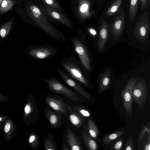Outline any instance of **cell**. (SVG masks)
<instances>
[{"label": "cell", "instance_id": "obj_1", "mask_svg": "<svg viewBox=\"0 0 150 150\" xmlns=\"http://www.w3.org/2000/svg\"><path fill=\"white\" fill-rule=\"evenodd\" d=\"M70 41L81 66L86 72L91 73L93 68V60L85 35L81 31L79 32L78 35L71 38Z\"/></svg>", "mask_w": 150, "mask_h": 150}, {"label": "cell", "instance_id": "obj_2", "mask_svg": "<svg viewBox=\"0 0 150 150\" xmlns=\"http://www.w3.org/2000/svg\"><path fill=\"white\" fill-rule=\"evenodd\" d=\"M30 16L37 25L44 31L52 38L61 42H64L66 38L45 17L40 9L34 5H30L28 8Z\"/></svg>", "mask_w": 150, "mask_h": 150}, {"label": "cell", "instance_id": "obj_3", "mask_svg": "<svg viewBox=\"0 0 150 150\" xmlns=\"http://www.w3.org/2000/svg\"><path fill=\"white\" fill-rule=\"evenodd\" d=\"M61 65L76 81L88 88H91V81L86 71L73 57L65 58L60 61Z\"/></svg>", "mask_w": 150, "mask_h": 150}, {"label": "cell", "instance_id": "obj_4", "mask_svg": "<svg viewBox=\"0 0 150 150\" xmlns=\"http://www.w3.org/2000/svg\"><path fill=\"white\" fill-rule=\"evenodd\" d=\"M47 88L55 93L62 95L72 100L77 101L80 100L77 94L59 81L53 77L49 79L42 78Z\"/></svg>", "mask_w": 150, "mask_h": 150}, {"label": "cell", "instance_id": "obj_5", "mask_svg": "<svg viewBox=\"0 0 150 150\" xmlns=\"http://www.w3.org/2000/svg\"><path fill=\"white\" fill-rule=\"evenodd\" d=\"M58 50L48 44L39 45L28 47L24 51L28 56L38 60H43L55 55Z\"/></svg>", "mask_w": 150, "mask_h": 150}, {"label": "cell", "instance_id": "obj_6", "mask_svg": "<svg viewBox=\"0 0 150 150\" xmlns=\"http://www.w3.org/2000/svg\"><path fill=\"white\" fill-rule=\"evenodd\" d=\"M150 23L147 11H145L136 23L134 30V36L142 41H145L149 33Z\"/></svg>", "mask_w": 150, "mask_h": 150}, {"label": "cell", "instance_id": "obj_7", "mask_svg": "<svg viewBox=\"0 0 150 150\" xmlns=\"http://www.w3.org/2000/svg\"><path fill=\"white\" fill-rule=\"evenodd\" d=\"M137 82L135 79H130L127 81L121 93L123 108L129 117H132V90Z\"/></svg>", "mask_w": 150, "mask_h": 150}, {"label": "cell", "instance_id": "obj_8", "mask_svg": "<svg viewBox=\"0 0 150 150\" xmlns=\"http://www.w3.org/2000/svg\"><path fill=\"white\" fill-rule=\"evenodd\" d=\"M133 101L137 105L139 109L142 110L147 99L148 93L146 83L145 81L137 82L132 91Z\"/></svg>", "mask_w": 150, "mask_h": 150}, {"label": "cell", "instance_id": "obj_9", "mask_svg": "<svg viewBox=\"0 0 150 150\" xmlns=\"http://www.w3.org/2000/svg\"><path fill=\"white\" fill-rule=\"evenodd\" d=\"M62 79L68 85L86 98L91 103L95 101V98L85 90L77 82L72 79L66 72L61 68L57 69Z\"/></svg>", "mask_w": 150, "mask_h": 150}, {"label": "cell", "instance_id": "obj_10", "mask_svg": "<svg viewBox=\"0 0 150 150\" xmlns=\"http://www.w3.org/2000/svg\"><path fill=\"white\" fill-rule=\"evenodd\" d=\"M42 7L48 15L53 19L70 28H74L72 23L62 13L46 5L43 6Z\"/></svg>", "mask_w": 150, "mask_h": 150}, {"label": "cell", "instance_id": "obj_11", "mask_svg": "<svg viewBox=\"0 0 150 150\" xmlns=\"http://www.w3.org/2000/svg\"><path fill=\"white\" fill-rule=\"evenodd\" d=\"M112 77V73L110 69H105L99 76L97 87V92L100 94L105 91L110 85Z\"/></svg>", "mask_w": 150, "mask_h": 150}, {"label": "cell", "instance_id": "obj_12", "mask_svg": "<svg viewBox=\"0 0 150 150\" xmlns=\"http://www.w3.org/2000/svg\"><path fill=\"white\" fill-rule=\"evenodd\" d=\"M108 35L107 23L106 21L103 20L100 24L99 35L96 44L97 49L99 51L101 52L104 50Z\"/></svg>", "mask_w": 150, "mask_h": 150}, {"label": "cell", "instance_id": "obj_13", "mask_svg": "<svg viewBox=\"0 0 150 150\" xmlns=\"http://www.w3.org/2000/svg\"><path fill=\"white\" fill-rule=\"evenodd\" d=\"M46 101L48 105L53 110L60 112L66 113L71 109L69 106L62 100L53 97H47Z\"/></svg>", "mask_w": 150, "mask_h": 150}, {"label": "cell", "instance_id": "obj_14", "mask_svg": "<svg viewBox=\"0 0 150 150\" xmlns=\"http://www.w3.org/2000/svg\"><path fill=\"white\" fill-rule=\"evenodd\" d=\"M91 6L89 0H79L77 13L81 19H86L94 14V11L91 10Z\"/></svg>", "mask_w": 150, "mask_h": 150}, {"label": "cell", "instance_id": "obj_15", "mask_svg": "<svg viewBox=\"0 0 150 150\" xmlns=\"http://www.w3.org/2000/svg\"><path fill=\"white\" fill-rule=\"evenodd\" d=\"M125 23L124 17L122 16H117L111 25L110 30L114 40L118 39L122 33Z\"/></svg>", "mask_w": 150, "mask_h": 150}, {"label": "cell", "instance_id": "obj_16", "mask_svg": "<svg viewBox=\"0 0 150 150\" xmlns=\"http://www.w3.org/2000/svg\"><path fill=\"white\" fill-rule=\"evenodd\" d=\"M66 139L71 149L72 150H82V147L78 138L71 130H67Z\"/></svg>", "mask_w": 150, "mask_h": 150}, {"label": "cell", "instance_id": "obj_17", "mask_svg": "<svg viewBox=\"0 0 150 150\" xmlns=\"http://www.w3.org/2000/svg\"><path fill=\"white\" fill-rule=\"evenodd\" d=\"M82 134L83 142L87 150H97L98 149L97 143L89 134L86 125L84 126Z\"/></svg>", "mask_w": 150, "mask_h": 150}, {"label": "cell", "instance_id": "obj_18", "mask_svg": "<svg viewBox=\"0 0 150 150\" xmlns=\"http://www.w3.org/2000/svg\"><path fill=\"white\" fill-rule=\"evenodd\" d=\"M87 129L90 135L95 140H97L99 131L96 123L92 119L87 121Z\"/></svg>", "mask_w": 150, "mask_h": 150}, {"label": "cell", "instance_id": "obj_19", "mask_svg": "<svg viewBox=\"0 0 150 150\" xmlns=\"http://www.w3.org/2000/svg\"><path fill=\"white\" fill-rule=\"evenodd\" d=\"M139 0H131L129 6V18L130 22H133L136 16Z\"/></svg>", "mask_w": 150, "mask_h": 150}, {"label": "cell", "instance_id": "obj_20", "mask_svg": "<svg viewBox=\"0 0 150 150\" xmlns=\"http://www.w3.org/2000/svg\"><path fill=\"white\" fill-rule=\"evenodd\" d=\"M124 132V131L120 130L108 134L104 137L103 142L105 144H110L114 140L119 138Z\"/></svg>", "mask_w": 150, "mask_h": 150}, {"label": "cell", "instance_id": "obj_21", "mask_svg": "<svg viewBox=\"0 0 150 150\" xmlns=\"http://www.w3.org/2000/svg\"><path fill=\"white\" fill-rule=\"evenodd\" d=\"M12 27L11 22L4 24L0 27V42L3 41L7 38Z\"/></svg>", "mask_w": 150, "mask_h": 150}, {"label": "cell", "instance_id": "obj_22", "mask_svg": "<svg viewBox=\"0 0 150 150\" xmlns=\"http://www.w3.org/2000/svg\"><path fill=\"white\" fill-rule=\"evenodd\" d=\"M69 118L72 124L76 127H80L83 123V119L78 113H73L70 114Z\"/></svg>", "mask_w": 150, "mask_h": 150}, {"label": "cell", "instance_id": "obj_23", "mask_svg": "<svg viewBox=\"0 0 150 150\" xmlns=\"http://www.w3.org/2000/svg\"><path fill=\"white\" fill-rule=\"evenodd\" d=\"M122 1L123 0H115L106 11V15L110 16L116 12L122 3Z\"/></svg>", "mask_w": 150, "mask_h": 150}, {"label": "cell", "instance_id": "obj_24", "mask_svg": "<svg viewBox=\"0 0 150 150\" xmlns=\"http://www.w3.org/2000/svg\"><path fill=\"white\" fill-rule=\"evenodd\" d=\"M46 5L51 7L59 11L61 10V8L56 0H42Z\"/></svg>", "mask_w": 150, "mask_h": 150}, {"label": "cell", "instance_id": "obj_25", "mask_svg": "<svg viewBox=\"0 0 150 150\" xmlns=\"http://www.w3.org/2000/svg\"><path fill=\"white\" fill-rule=\"evenodd\" d=\"M124 149L125 150H134V146L133 139L131 136L127 138Z\"/></svg>", "mask_w": 150, "mask_h": 150}, {"label": "cell", "instance_id": "obj_26", "mask_svg": "<svg viewBox=\"0 0 150 150\" xmlns=\"http://www.w3.org/2000/svg\"><path fill=\"white\" fill-rule=\"evenodd\" d=\"M123 137L120 138L114 144L110 150H121L123 144Z\"/></svg>", "mask_w": 150, "mask_h": 150}, {"label": "cell", "instance_id": "obj_27", "mask_svg": "<svg viewBox=\"0 0 150 150\" xmlns=\"http://www.w3.org/2000/svg\"><path fill=\"white\" fill-rule=\"evenodd\" d=\"M49 120L50 124L53 126L57 125L58 122L57 116L54 113H51L49 115Z\"/></svg>", "mask_w": 150, "mask_h": 150}, {"label": "cell", "instance_id": "obj_28", "mask_svg": "<svg viewBox=\"0 0 150 150\" xmlns=\"http://www.w3.org/2000/svg\"><path fill=\"white\" fill-rule=\"evenodd\" d=\"M77 111L79 114L85 117H89L90 116V112L87 110L82 108H77Z\"/></svg>", "mask_w": 150, "mask_h": 150}, {"label": "cell", "instance_id": "obj_29", "mask_svg": "<svg viewBox=\"0 0 150 150\" xmlns=\"http://www.w3.org/2000/svg\"><path fill=\"white\" fill-rule=\"evenodd\" d=\"M45 149L46 150H54L55 149L52 142L49 140H46L45 143Z\"/></svg>", "mask_w": 150, "mask_h": 150}, {"label": "cell", "instance_id": "obj_30", "mask_svg": "<svg viewBox=\"0 0 150 150\" xmlns=\"http://www.w3.org/2000/svg\"><path fill=\"white\" fill-rule=\"evenodd\" d=\"M149 132H150L149 127L148 128L146 127H144L139 133L138 139L139 142H140L141 140L145 133H147Z\"/></svg>", "mask_w": 150, "mask_h": 150}, {"label": "cell", "instance_id": "obj_31", "mask_svg": "<svg viewBox=\"0 0 150 150\" xmlns=\"http://www.w3.org/2000/svg\"><path fill=\"white\" fill-rule=\"evenodd\" d=\"M150 132L147 133L148 134L147 141L146 142L144 146V149L145 150H150Z\"/></svg>", "mask_w": 150, "mask_h": 150}, {"label": "cell", "instance_id": "obj_32", "mask_svg": "<svg viewBox=\"0 0 150 150\" xmlns=\"http://www.w3.org/2000/svg\"><path fill=\"white\" fill-rule=\"evenodd\" d=\"M9 3L6 0H3L1 4V6L3 9H8L9 8Z\"/></svg>", "mask_w": 150, "mask_h": 150}, {"label": "cell", "instance_id": "obj_33", "mask_svg": "<svg viewBox=\"0 0 150 150\" xmlns=\"http://www.w3.org/2000/svg\"><path fill=\"white\" fill-rule=\"evenodd\" d=\"M88 30L89 33L93 36H95L97 35L96 31L93 28H89Z\"/></svg>", "mask_w": 150, "mask_h": 150}, {"label": "cell", "instance_id": "obj_34", "mask_svg": "<svg viewBox=\"0 0 150 150\" xmlns=\"http://www.w3.org/2000/svg\"><path fill=\"white\" fill-rule=\"evenodd\" d=\"M31 108L29 104L26 105L24 109V111L25 114H29L31 111Z\"/></svg>", "mask_w": 150, "mask_h": 150}, {"label": "cell", "instance_id": "obj_35", "mask_svg": "<svg viewBox=\"0 0 150 150\" xmlns=\"http://www.w3.org/2000/svg\"><path fill=\"white\" fill-rule=\"evenodd\" d=\"M141 1V9L144 10L145 8V6L147 3V0H140Z\"/></svg>", "mask_w": 150, "mask_h": 150}, {"label": "cell", "instance_id": "obj_36", "mask_svg": "<svg viewBox=\"0 0 150 150\" xmlns=\"http://www.w3.org/2000/svg\"><path fill=\"white\" fill-rule=\"evenodd\" d=\"M10 124L9 123H7L5 125L4 128L5 132L6 133L8 132L10 129Z\"/></svg>", "mask_w": 150, "mask_h": 150}, {"label": "cell", "instance_id": "obj_37", "mask_svg": "<svg viewBox=\"0 0 150 150\" xmlns=\"http://www.w3.org/2000/svg\"><path fill=\"white\" fill-rule=\"evenodd\" d=\"M35 139V136L33 135L31 136L29 138V142L30 143H32Z\"/></svg>", "mask_w": 150, "mask_h": 150}, {"label": "cell", "instance_id": "obj_38", "mask_svg": "<svg viewBox=\"0 0 150 150\" xmlns=\"http://www.w3.org/2000/svg\"><path fill=\"white\" fill-rule=\"evenodd\" d=\"M2 120V118L1 117H0V122Z\"/></svg>", "mask_w": 150, "mask_h": 150}, {"label": "cell", "instance_id": "obj_39", "mask_svg": "<svg viewBox=\"0 0 150 150\" xmlns=\"http://www.w3.org/2000/svg\"><path fill=\"white\" fill-rule=\"evenodd\" d=\"M1 63H0V67H1ZM0 81H1V80H0Z\"/></svg>", "mask_w": 150, "mask_h": 150}, {"label": "cell", "instance_id": "obj_40", "mask_svg": "<svg viewBox=\"0 0 150 150\" xmlns=\"http://www.w3.org/2000/svg\"><path fill=\"white\" fill-rule=\"evenodd\" d=\"M99 0V1H101V0Z\"/></svg>", "mask_w": 150, "mask_h": 150}, {"label": "cell", "instance_id": "obj_41", "mask_svg": "<svg viewBox=\"0 0 150 150\" xmlns=\"http://www.w3.org/2000/svg\"></svg>", "mask_w": 150, "mask_h": 150}]
</instances>
